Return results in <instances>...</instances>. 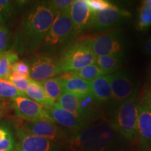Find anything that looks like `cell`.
<instances>
[{
	"label": "cell",
	"instance_id": "1",
	"mask_svg": "<svg viewBox=\"0 0 151 151\" xmlns=\"http://www.w3.org/2000/svg\"><path fill=\"white\" fill-rule=\"evenodd\" d=\"M56 14L47 1H39L30 6L22 16L14 37V51L28 54L39 50Z\"/></svg>",
	"mask_w": 151,
	"mask_h": 151
},
{
	"label": "cell",
	"instance_id": "2",
	"mask_svg": "<svg viewBox=\"0 0 151 151\" xmlns=\"http://www.w3.org/2000/svg\"><path fill=\"white\" fill-rule=\"evenodd\" d=\"M116 133L110 124L100 122L73 134L68 146L71 151H108L116 144Z\"/></svg>",
	"mask_w": 151,
	"mask_h": 151
},
{
	"label": "cell",
	"instance_id": "3",
	"mask_svg": "<svg viewBox=\"0 0 151 151\" xmlns=\"http://www.w3.org/2000/svg\"><path fill=\"white\" fill-rule=\"evenodd\" d=\"M76 37L70 17V8L56 14L51 27L39 50L43 53L54 55L58 51L62 52L71 44Z\"/></svg>",
	"mask_w": 151,
	"mask_h": 151
},
{
	"label": "cell",
	"instance_id": "4",
	"mask_svg": "<svg viewBox=\"0 0 151 151\" xmlns=\"http://www.w3.org/2000/svg\"><path fill=\"white\" fill-rule=\"evenodd\" d=\"M137 97L113 104L109 124L117 133L129 141L138 135V109Z\"/></svg>",
	"mask_w": 151,
	"mask_h": 151
},
{
	"label": "cell",
	"instance_id": "5",
	"mask_svg": "<svg viewBox=\"0 0 151 151\" xmlns=\"http://www.w3.org/2000/svg\"><path fill=\"white\" fill-rule=\"evenodd\" d=\"M62 73L77 71L95 64L96 55L88 44V38L73 42L62 50L59 58Z\"/></svg>",
	"mask_w": 151,
	"mask_h": 151
},
{
	"label": "cell",
	"instance_id": "6",
	"mask_svg": "<svg viewBox=\"0 0 151 151\" xmlns=\"http://www.w3.org/2000/svg\"><path fill=\"white\" fill-rule=\"evenodd\" d=\"M88 44L96 56L124 55L126 41L123 32H107L94 37L88 38Z\"/></svg>",
	"mask_w": 151,
	"mask_h": 151
},
{
	"label": "cell",
	"instance_id": "7",
	"mask_svg": "<svg viewBox=\"0 0 151 151\" xmlns=\"http://www.w3.org/2000/svg\"><path fill=\"white\" fill-rule=\"evenodd\" d=\"M131 14L127 10L116 6L113 9L99 11L91 14L86 29L95 32H103L119 27L130 18Z\"/></svg>",
	"mask_w": 151,
	"mask_h": 151
},
{
	"label": "cell",
	"instance_id": "8",
	"mask_svg": "<svg viewBox=\"0 0 151 151\" xmlns=\"http://www.w3.org/2000/svg\"><path fill=\"white\" fill-rule=\"evenodd\" d=\"M30 78L41 82L55 76L61 74L59 58L51 54L42 53L34 56L30 60Z\"/></svg>",
	"mask_w": 151,
	"mask_h": 151
},
{
	"label": "cell",
	"instance_id": "9",
	"mask_svg": "<svg viewBox=\"0 0 151 151\" xmlns=\"http://www.w3.org/2000/svg\"><path fill=\"white\" fill-rule=\"evenodd\" d=\"M109 76L113 104H120L132 98L137 97V86L127 71H118Z\"/></svg>",
	"mask_w": 151,
	"mask_h": 151
},
{
	"label": "cell",
	"instance_id": "10",
	"mask_svg": "<svg viewBox=\"0 0 151 151\" xmlns=\"http://www.w3.org/2000/svg\"><path fill=\"white\" fill-rule=\"evenodd\" d=\"M13 107L16 116L25 121L39 120H52L43 106L27 97L15 98L13 99Z\"/></svg>",
	"mask_w": 151,
	"mask_h": 151
},
{
	"label": "cell",
	"instance_id": "11",
	"mask_svg": "<svg viewBox=\"0 0 151 151\" xmlns=\"http://www.w3.org/2000/svg\"><path fill=\"white\" fill-rule=\"evenodd\" d=\"M15 151H59L56 142L28 134L18 128L16 132Z\"/></svg>",
	"mask_w": 151,
	"mask_h": 151
},
{
	"label": "cell",
	"instance_id": "12",
	"mask_svg": "<svg viewBox=\"0 0 151 151\" xmlns=\"http://www.w3.org/2000/svg\"><path fill=\"white\" fill-rule=\"evenodd\" d=\"M19 128L32 135L45 138L55 142L62 140L65 137L64 132L56 125L55 122L50 120H24Z\"/></svg>",
	"mask_w": 151,
	"mask_h": 151
},
{
	"label": "cell",
	"instance_id": "13",
	"mask_svg": "<svg viewBox=\"0 0 151 151\" xmlns=\"http://www.w3.org/2000/svg\"><path fill=\"white\" fill-rule=\"evenodd\" d=\"M46 110L50 118L55 123L72 132L73 134L82 131L91 124L83 119L78 118L72 113L64 110L56 102L50 107L46 109Z\"/></svg>",
	"mask_w": 151,
	"mask_h": 151
},
{
	"label": "cell",
	"instance_id": "14",
	"mask_svg": "<svg viewBox=\"0 0 151 151\" xmlns=\"http://www.w3.org/2000/svg\"><path fill=\"white\" fill-rule=\"evenodd\" d=\"M70 17L76 36L86 29L91 18V12L86 0H75L70 7Z\"/></svg>",
	"mask_w": 151,
	"mask_h": 151
},
{
	"label": "cell",
	"instance_id": "15",
	"mask_svg": "<svg viewBox=\"0 0 151 151\" xmlns=\"http://www.w3.org/2000/svg\"><path fill=\"white\" fill-rule=\"evenodd\" d=\"M91 92L98 105L113 104L110 76L104 75L95 78L92 82Z\"/></svg>",
	"mask_w": 151,
	"mask_h": 151
},
{
	"label": "cell",
	"instance_id": "16",
	"mask_svg": "<svg viewBox=\"0 0 151 151\" xmlns=\"http://www.w3.org/2000/svg\"><path fill=\"white\" fill-rule=\"evenodd\" d=\"M138 109V135L143 148L151 147V111L140 104Z\"/></svg>",
	"mask_w": 151,
	"mask_h": 151
},
{
	"label": "cell",
	"instance_id": "17",
	"mask_svg": "<svg viewBox=\"0 0 151 151\" xmlns=\"http://www.w3.org/2000/svg\"><path fill=\"white\" fill-rule=\"evenodd\" d=\"M63 92H69L77 96L86 95L92 94L91 84L88 81L71 76L63 73L62 76H60Z\"/></svg>",
	"mask_w": 151,
	"mask_h": 151
},
{
	"label": "cell",
	"instance_id": "18",
	"mask_svg": "<svg viewBox=\"0 0 151 151\" xmlns=\"http://www.w3.org/2000/svg\"><path fill=\"white\" fill-rule=\"evenodd\" d=\"M24 94L26 97L43 106L45 109L49 108L55 103L47 96L40 83L32 79Z\"/></svg>",
	"mask_w": 151,
	"mask_h": 151
},
{
	"label": "cell",
	"instance_id": "19",
	"mask_svg": "<svg viewBox=\"0 0 151 151\" xmlns=\"http://www.w3.org/2000/svg\"><path fill=\"white\" fill-rule=\"evenodd\" d=\"M124 55H109L96 56L95 64L106 75L118 71L123 61Z\"/></svg>",
	"mask_w": 151,
	"mask_h": 151
},
{
	"label": "cell",
	"instance_id": "20",
	"mask_svg": "<svg viewBox=\"0 0 151 151\" xmlns=\"http://www.w3.org/2000/svg\"><path fill=\"white\" fill-rule=\"evenodd\" d=\"M56 103L64 110L72 113L78 118L83 119L81 116L78 97L77 95L69 93V92H63Z\"/></svg>",
	"mask_w": 151,
	"mask_h": 151
},
{
	"label": "cell",
	"instance_id": "21",
	"mask_svg": "<svg viewBox=\"0 0 151 151\" xmlns=\"http://www.w3.org/2000/svg\"><path fill=\"white\" fill-rule=\"evenodd\" d=\"M16 139L11 127L0 122V151H15Z\"/></svg>",
	"mask_w": 151,
	"mask_h": 151
},
{
	"label": "cell",
	"instance_id": "22",
	"mask_svg": "<svg viewBox=\"0 0 151 151\" xmlns=\"http://www.w3.org/2000/svg\"><path fill=\"white\" fill-rule=\"evenodd\" d=\"M65 73L71 76L81 78L90 83L98 77L106 75L96 64L89 65L88 67L79 69V70L69 71V72H66Z\"/></svg>",
	"mask_w": 151,
	"mask_h": 151
},
{
	"label": "cell",
	"instance_id": "23",
	"mask_svg": "<svg viewBox=\"0 0 151 151\" xmlns=\"http://www.w3.org/2000/svg\"><path fill=\"white\" fill-rule=\"evenodd\" d=\"M39 83L43 87L47 96L55 102H57L61 94L63 93L60 77L48 78Z\"/></svg>",
	"mask_w": 151,
	"mask_h": 151
},
{
	"label": "cell",
	"instance_id": "24",
	"mask_svg": "<svg viewBox=\"0 0 151 151\" xmlns=\"http://www.w3.org/2000/svg\"><path fill=\"white\" fill-rule=\"evenodd\" d=\"M18 60V54L14 50L1 53L0 57V78H9L13 65Z\"/></svg>",
	"mask_w": 151,
	"mask_h": 151
},
{
	"label": "cell",
	"instance_id": "25",
	"mask_svg": "<svg viewBox=\"0 0 151 151\" xmlns=\"http://www.w3.org/2000/svg\"><path fill=\"white\" fill-rule=\"evenodd\" d=\"M18 97H26V95L15 88L8 79L0 78V99L13 100Z\"/></svg>",
	"mask_w": 151,
	"mask_h": 151
},
{
	"label": "cell",
	"instance_id": "26",
	"mask_svg": "<svg viewBox=\"0 0 151 151\" xmlns=\"http://www.w3.org/2000/svg\"><path fill=\"white\" fill-rule=\"evenodd\" d=\"M137 24L141 31H145L151 27V7L143 2L139 9Z\"/></svg>",
	"mask_w": 151,
	"mask_h": 151
},
{
	"label": "cell",
	"instance_id": "27",
	"mask_svg": "<svg viewBox=\"0 0 151 151\" xmlns=\"http://www.w3.org/2000/svg\"><path fill=\"white\" fill-rule=\"evenodd\" d=\"M14 3L9 0H0V22L1 25L7 24L14 14Z\"/></svg>",
	"mask_w": 151,
	"mask_h": 151
},
{
	"label": "cell",
	"instance_id": "28",
	"mask_svg": "<svg viewBox=\"0 0 151 151\" xmlns=\"http://www.w3.org/2000/svg\"><path fill=\"white\" fill-rule=\"evenodd\" d=\"M14 47V39L10 31L0 24V53L9 51Z\"/></svg>",
	"mask_w": 151,
	"mask_h": 151
},
{
	"label": "cell",
	"instance_id": "29",
	"mask_svg": "<svg viewBox=\"0 0 151 151\" xmlns=\"http://www.w3.org/2000/svg\"><path fill=\"white\" fill-rule=\"evenodd\" d=\"M8 80L17 88L19 91L24 94L26 90H27L28 86H29L31 78H26L18 74L14 71H11L10 76H9Z\"/></svg>",
	"mask_w": 151,
	"mask_h": 151
},
{
	"label": "cell",
	"instance_id": "30",
	"mask_svg": "<svg viewBox=\"0 0 151 151\" xmlns=\"http://www.w3.org/2000/svg\"><path fill=\"white\" fill-rule=\"evenodd\" d=\"M91 14L99 11L113 9L116 6L106 0H86Z\"/></svg>",
	"mask_w": 151,
	"mask_h": 151
},
{
	"label": "cell",
	"instance_id": "31",
	"mask_svg": "<svg viewBox=\"0 0 151 151\" xmlns=\"http://www.w3.org/2000/svg\"><path fill=\"white\" fill-rule=\"evenodd\" d=\"M11 71L16 72L26 78H30V67L29 63L27 62L18 60L13 65Z\"/></svg>",
	"mask_w": 151,
	"mask_h": 151
},
{
	"label": "cell",
	"instance_id": "32",
	"mask_svg": "<svg viewBox=\"0 0 151 151\" xmlns=\"http://www.w3.org/2000/svg\"><path fill=\"white\" fill-rule=\"evenodd\" d=\"M48 5L58 14L62 11L69 9L73 3L72 0H52L47 1Z\"/></svg>",
	"mask_w": 151,
	"mask_h": 151
},
{
	"label": "cell",
	"instance_id": "33",
	"mask_svg": "<svg viewBox=\"0 0 151 151\" xmlns=\"http://www.w3.org/2000/svg\"><path fill=\"white\" fill-rule=\"evenodd\" d=\"M140 105L151 111V88L145 92Z\"/></svg>",
	"mask_w": 151,
	"mask_h": 151
},
{
	"label": "cell",
	"instance_id": "34",
	"mask_svg": "<svg viewBox=\"0 0 151 151\" xmlns=\"http://www.w3.org/2000/svg\"><path fill=\"white\" fill-rule=\"evenodd\" d=\"M144 51L147 55L151 56V37H149L148 39L144 43V46H143Z\"/></svg>",
	"mask_w": 151,
	"mask_h": 151
},
{
	"label": "cell",
	"instance_id": "35",
	"mask_svg": "<svg viewBox=\"0 0 151 151\" xmlns=\"http://www.w3.org/2000/svg\"><path fill=\"white\" fill-rule=\"evenodd\" d=\"M6 111V107L4 106V105L3 104H1L0 102V119H1L4 115Z\"/></svg>",
	"mask_w": 151,
	"mask_h": 151
},
{
	"label": "cell",
	"instance_id": "36",
	"mask_svg": "<svg viewBox=\"0 0 151 151\" xmlns=\"http://www.w3.org/2000/svg\"><path fill=\"white\" fill-rule=\"evenodd\" d=\"M147 73H148V77L149 80L151 81V62L150 63V65H149V67L148 68V71H147Z\"/></svg>",
	"mask_w": 151,
	"mask_h": 151
},
{
	"label": "cell",
	"instance_id": "37",
	"mask_svg": "<svg viewBox=\"0 0 151 151\" xmlns=\"http://www.w3.org/2000/svg\"><path fill=\"white\" fill-rule=\"evenodd\" d=\"M143 3L146 4V5L149 6L151 7V0H146V1H143Z\"/></svg>",
	"mask_w": 151,
	"mask_h": 151
},
{
	"label": "cell",
	"instance_id": "38",
	"mask_svg": "<svg viewBox=\"0 0 151 151\" xmlns=\"http://www.w3.org/2000/svg\"><path fill=\"white\" fill-rule=\"evenodd\" d=\"M1 53H0V57H1Z\"/></svg>",
	"mask_w": 151,
	"mask_h": 151
}]
</instances>
